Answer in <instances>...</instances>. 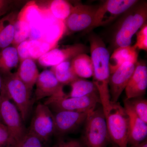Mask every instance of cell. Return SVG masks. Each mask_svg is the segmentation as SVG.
I'll return each instance as SVG.
<instances>
[{
    "mask_svg": "<svg viewBox=\"0 0 147 147\" xmlns=\"http://www.w3.org/2000/svg\"><path fill=\"white\" fill-rule=\"evenodd\" d=\"M71 91L67 95L69 97H81L98 93L96 87L92 82L78 78L69 84Z\"/></svg>",
    "mask_w": 147,
    "mask_h": 147,
    "instance_id": "d4e9b609",
    "label": "cell"
},
{
    "mask_svg": "<svg viewBox=\"0 0 147 147\" xmlns=\"http://www.w3.org/2000/svg\"><path fill=\"white\" fill-rule=\"evenodd\" d=\"M44 142L28 129L15 147H44Z\"/></svg>",
    "mask_w": 147,
    "mask_h": 147,
    "instance_id": "83f0119b",
    "label": "cell"
},
{
    "mask_svg": "<svg viewBox=\"0 0 147 147\" xmlns=\"http://www.w3.org/2000/svg\"><path fill=\"white\" fill-rule=\"evenodd\" d=\"M130 147H147V140L138 144L131 146Z\"/></svg>",
    "mask_w": 147,
    "mask_h": 147,
    "instance_id": "d6a6232c",
    "label": "cell"
},
{
    "mask_svg": "<svg viewBox=\"0 0 147 147\" xmlns=\"http://www.w3.org/2000/svg\"><path fill=\"white\" fill-rule=\"evenodd\" d=\"M56 47L41 40L28 39L21 42L16 48L21 62L26 59L38 60L45 53Z\"/></svg>",
    "mask_w": 147,
    "mask_h": 147,
    "instance_id": "e0dca14e",
    "label": "cell"
},
{
    "mask_svg": "<svg viewBox=\"0 0 147 147\" xmlns=\"http://www.w3.org/2000/svg\"><path fill=\"white\" fill-rule=\"evenodd\" d=\"M1 76V94L5 96L9 100H13L22 120L26 121L31 108V91L18 78L16 72Z\"/></svg>",
    "mask_w": 147,
    "mask_h": 147,
    "instance_id": "277c9868",
    "label": "cell"
},
{
    "mask_svg": "<svg viewBox=\"0 0 147 147\" xmlns=\"http://www.w3.org/2000/svg\"><path fill=\"white\" fill-rule=\"evenodd\" d=\"M104 114L110 140L118 147H128L129 119L124 107L111 101Z\"/></svg>",
    "mask_w": 147,
    "mask_h": 147,
    "instance_id": "5b68a950",
    "label": "cell"
},
{
    "mask_svg": "<svg viewBox=\"0 0 147 147\" xmlns=\"http://www.w3.org/2000/svg\"><path fill=\"white\" fill-rule=\"evenodd\" d=\"M88 51V48L84 44H74L60 49L54 48L38 60L41 66L52 67L65 61L71 60L77 55L86 53Z\"/></svg>",
    "mask_w": 147,
    "mask_h": 147,
    "instance_id": "5bb4252c",
    "label": "cell"
},
{
    "mask_svg": "<svg viewBox=\"0 0 147 147\" xmlns=\"http://www.w3.org/2000/svg\"><path fill=\"white\" fill-rule=\"evenodd\" d=\"M124 104L129 119L128 145L138 144L146 139L147 123L135 114L126 99Z\"/></svg>",
    "mask_w": 147,
    "mask_h": 147,
    "instance_id": "2e32d148",
    "label": "cell"
},
{
    "mask_svg": "<svg viewBox=\"0 0 147 147\" xmlns=\"http://www.w3.org/2000/svg\"><path fill=\"white\" fill-rule=\"evenodd\" d=\"M98 103H100L98 93L81 97H69L67 95L63 97L51 98L45 101V105L56 111L67 110L75 112L92 111Z\"/></svg>",
    "mask_w": 147,
    "mask_h": 147,
    "instance_id": "ba28073f",
    "label": "cell"
},
{
    "mask_svg": "<svg viewBox=\"0 0 147 147\" xmlns=\"http://www.w3.org/2000/svg\"><path fill=\"white\" fill-rule=\"evenodd\" d=\"M20 62L17 49L9 46L0 51V74L5 75L12 73L11 71L18 66Z\"/></svg>",
    "mask_w": 147,
    "mask_h": 147,
    "instance_id": "44dd1931",
    "label": "cell"
},
{
    "mask_svg": "<svg viewBox=\"0 0 147 147\" xmlns=\"http://www.w3.org/2000/svg\"><path fill=\"white\" fill-rule=\"evenodd\" d=\"M2 85V76H1V74H0V90H1V88Z\"/></svg>",
    "mask_w": 147,
    "mask_h": 147,
    "instance_id": "836d02e7",
    "label": "cell"
},
{
    "mask_svg": "<svg viewBox=\"0 0 147 147\" xmlns=\"http://www.w3.org/2000/svg\"><path fill=\"white\" fill-rule=\"evenodd\" d=\"M136 64L130 62L125 63L110 74L109 90L112 102H118L122 93L127 86L134 72Z\"/></svg>",
    "mask_w": 147,
    "mask_h": 147,
    "instance_id": "9a60e30c",
    "label": "cell"
},
{
    "mask_svg": "<svg viewBox=\"0 0 147 147\" xmlns=\"http://www.w3.org/2000/svg\"><path fill=\"white\" fill-rule=\"evenodd\" d=\"M137 0H108L98 6L93 22L88 31L106 26L123 15L136 3Z\"/></svg>",
    "mask_w": 147,
    "mask_h": 147,
    "instance_id": "52a82bcc",
    "label": "cell"
},
{
    "mask_svg": "<svg viewBox=\"0 0 147 147\" xmlns=\"http://www.w3.org/2000/svg\"><path fill=\"white\" fill-rule=\"evenodd\" d=\"M135 114L142 121L147 123V100L142 98L127 100Z\"/></svg>",
    "mask_w": 147,
    "mask_h": 147,
    "instance_id": "4316f807",
    "label": "cell"
},
{
    "mask_svg": "<svg viewBox=\"0 0 147 147\" xmlns=\"http://www.w3.org/2000/svg\"><path fill=\"white\" fill-rule=\"evenodd\" d=\"M50 70L59 83L63 86L69 85L78 78L72 69L70 60L65 61L52 67Z\"/></svg>",
    "mask_w": 147,
    "mask_h": 147,
    "instance_id": "cb8c5ba5",
    "label": "cell"
},
{
    "mask_svg": "<svg viewBox=\"0 0 147 147\" xmlns=\"http://www.w3.org/2000/svg\"><path fill=\"white\" fill-rule=\"evenodd\" d=\"M36 85L35 100L37 101L44 98H57L67 95L63 86L60 84L50 69H46L39 74Z\"/></svg>",
    "mask_w": 147,
    "mask_h": 147,
    "instance_id": "7c38bea8",
    "label": "cell"
},
{
    "mask_svg": "<svg viewBox=\"0 0 147 147\" xmlns=\"http://www.w3.org/2000/svg\"><path fill=\"white\" fill-rule=\"evenodd\" d=\"M47 3L45 4L47 5L40 6L47 9L55 18L63 21L69 16L73 6L69 2L65 0H53L47 2Z\"/></svg>",
    "mask_w": 147,
    "mask_h": 147,
    "instance_id": "603a6c76",
    "label": "cell"
},
{
    "mask_svg": "<svg viewBox=\"0 0 147 147\" xmlns=\"http://www.w3.org/2000/svg\"><path fill=\"white\" fill-rule=\"evenodd\" d=\"M16 144L8 129L0 120V147H15Z\"/></svg>",
    "mask_w": 147,
    "mask_h": 147,
    "instance_id": "f1b7e54d",
    "label": "cell"
},
{
    "mask_svg": "<svg viewBox=\"0 0 147 147\" xmlns=\"http://www.w3.org/2000/svg\"><path fill=\"white\" fill-rule=\"evenodd\" d=\"M90 52L93 65L92 82L97 89L100 104L105 113L111 103L109 80L110 53L102 39L96 35L89 38Z\"/></svg>",
    "mask_w": 147,
    "mask_h": 147,
    "instance_id": "6da1fadb",
    "label": "cell"
},
{
    "mask_svg": "<svg viewBox=\"0 0 147 147\" xmlns=\"http://www.w3.org/2000/svg\"><path fill=\"white\" fill-rule=\"evenodd\" d=\"M16 72L18 78L32 92L40 74L34 60L26 59L20 62Z\"/></svg>",
    "mask_w": 147,
    "mask_h": 147,
    "instance_id": "ffe728a7",
    "label": "cell"
},
{
    "mask_svg": "<svg viewBox=\"0 0 147 147\" xmlns=\"http://www.w3.org/2000/svg\"><path fill=\"white\" fill-rule=\"evenodd\" d=\"M18 13L12 11L0 19V51L12 45Z\"/></svg>",
    "mask_w": 147,
    "mask_h": 147,
    "instance_id": "d6986e66",
    "label": "cell"
},
{
    "mask_svg": "<svg viewBox=\"0 0 147 147\" xmlns=\"http://www.w3.org/2000/svg\"><path fill=\"white\" fill-rule=\"evenodd\" d=\"M71 67L76 76L82 79H88L93 75V65L91 58L86 53H82L73 58Z\"/></svg>",
    "mask_w": 147,
    "mask_h": 147,
    "instance_id": "7402d4cb",
    "label": "cell"
},
{
    "mask_svg": "<svg viewBox=\"0 0 147 147\" xmlns=\"http://www.w3.org/2000/svg\"><path fill=\"white\" fill-rule=\"evenodd\" d=\"M85 123L84 140L86 146L107 147L110 139L102 108L91 112Z\"/></svg>",
    "mask_w": 147,
    "mask_h": 147,
    "instance_id": "8992f818",
    "label": "cell"
},
{
    "mask_svg": "<svg viewBox=\"0 0 147 147\" xmlns=\"http://www.w3.org/2000/svg\"><path fill=\"white\" fill-rule=\"evenodd\" d=\"M133 47L136 50H147V23L137 33L136 42Z\"/></svg>",
    "mask_w": 147,
    "mask_h": 147,
    "instance_id": "f546056e",
    "label": "cell"
},
{
    "mask_svg": "<svg viewBox=\"0 0 147 147\" xmlns=\"http://www.w3.org/2000/svg\"><path fill=\"white\" fill-rule=\"evenodd\" d=\"M0 120L8 129L17 144L26 130L16 106L6 96L2 94H0Z\"/></svg>",
    "mask_w": 147,
    "mask_h": 147,
    "instance_id": "30bf717a",
    "label": "cell"
},
{
    "mask_svg": "<svg viewBox=\"0 0 147 147\" xmlns=\"http://www.w3.org/2000/svg\"><path fill=\"white\" fill-rule=\"evenodd\" d=\"M29 39L37 40L57 47L60 40L65 34L64 21L55 18L47 9L36 16L29 25Z\"/></svg>",
    "mask_w": 147,
    "mask_h": 147,
    "instance_id": "3957f363",
    "label": "cell"
},
{
    "mask_svg": "<svg viewBox=\"0 0 147 147\" xmlns=\"http://www.w3.org/2000/svg\"><path fill=\"white\" fill-rule=\"evenodd\" d=\"M138 53L133 46L117 47L109 60L110 74L115 71L124 63L130 62L136 64L138 62Z\"/></svg>",
    "mask_w": 147,
    "mask_h": 147,
    "instance_id": "ac0fdd59",
    "label": "cell"
},
{
    "mask_svg": "<svg viewBox=\"0 0 147 147\" xmlns=\"http://www.w3.org/2000/svg\"><path fill=\"white\" fill-rule=\"evenodd\" d=\"M28 129L44 142L55 134L54 116L49 106L44 103L37 105Z\"/></svg>",
    "mask_w": 147,
    "mask_h": 147,
    "instance_id": "8fae6325",
    "label": "cell"
},
{
    "mask_svg": "<svg viewBox=\"0 0 147 147\" xmlns=\"http://www.w3.org/2000/svg\"><path fill=\"white\" fill-rule=\"evenodd\" d=\"M147 18V5L145 1H138L122 15L113 36L116 48L130 45L132 37L146 24Z\"/></svg>",
    "mask_w": 147,
    "mask_h": 147,
    "instance_id": "7a4b0ae2",
    "label": "cell"
},
{
    "mask_svg": "<svg viewBox=\"0 0 147 147\" xmlns=\"http://www.w3.org/2000/svg\"><path fill=\"white\" fill-rule=\"evenodd\" d=\"M17 2L10 0H0V18L10 12Z\"/></svg>",
    "mask_w": 147,
    "mask_h": 147,
    "instance_id": "4dcf8cb0",
    "label": "cell"
},
{
    "mask_svg": "<svg viewBox=\"0 0 147 147\" xmlns=\"http://www.w3.org/2000/svg\"><path fill=\"white\" fill-rule=\"evenodd\" d=\"M92 111L82 112L67 110L56 111L54 115L55 134L63 135L73 131L85 122L88 116Z\"/></svg>",
    "mask_w": 147,
    "mask_h": 147,
    "instance_id": "4fadbf2b",
    "label": "cell"
},
{
    "mask_svg": "<svg viewBox=\"0 0 147 147\" xmlns=\"http://www.w3.org/2000/svg\"><path fill=\"white\" fill-rule=\"evenodd\" d=\"M54 147H84L80 141L76 139L67 141H61L58 142Z\"/></svg>",
    "mask_w": 147,
    "mask_h": 147,
    "instance_id": "1f68e13d",
    "label": "cell"
},
{
    "mask_svg": "<svg viewBox=\"0 0 147 147\" xmlns=\"http://www.w3.org/2000/svg\"><path fill=\"white\" fill-rule=\"evenodd\" d=\"M98 6L82 4L73 5L69 16L64 21L65 34L88 31L93 22Z\"/></svg>",
    "mask_w": 147,
    "mask_h": 147,
    "instance_id": "9c48e42d",
    "label": "cell"
},
{
    "mask_svg": "<svg viewBox=\"0 0 147 147\" xmlns=\"http://www.w3.org/2000/svg\"><path fill=\"white\" fill-rule=\"evenodd\" d=\"M30 34V28L26 21L17 18L14 28V38L12 46L17 47L18 45L24 41L29 39Z\"/></svg>",
    "mask_w": 147,
    "mask_h": 147,
    "instance_id": "484cf974",
    "label": "cell"
}]
</instances>
